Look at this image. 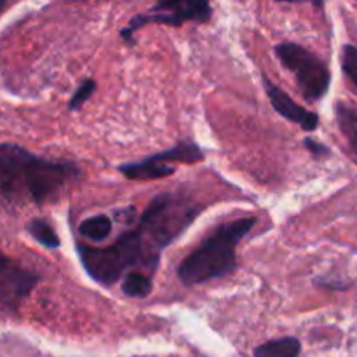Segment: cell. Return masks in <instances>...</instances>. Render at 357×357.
Segmentation results:
<instances>
[{
  "label": "cell",
  "instance_id": "8",
  "mask_svg": "<svg viewBox=\"0 0 357 357\" xmlns=\"http://www.w3.org/2000/svg\"><path fill=\"white\" fill-rule=\"evenodd\" d=\"M264 87L272 108H274L281 117H284L286 121L298 124L303 131H316L317 126H319V115L307 110V108L302 107L300 103H296L293 98H289L288 93H284L281 87H278L274 82H271L267 77H264Z\"/></svg>",
  "mask_w": 357,
  "mask_h": 357
},
{
  "label": "cell",
  "instance_id": "13",
  "mask_svg": "<svg viewBox=\"0 0 357 357\" xmlns=\"http://www.w3.org/2000/svg\"><path fill=\"white\" fill-rule=\"evenodd\" d=\"M122 293L129 298H146L152 293L153 282L152 278L142 274V272H128L122 278Z\"/></svg>",
  "mask_w": 357,
  "mask_h": 357
},
{
  "label": "cell",
  "instance_id": "14",
  "mask_svg": "<svg viewBox=\"0 0 357 357\" xmlns=\"http://www.w3.org/2000/svg\"><path fill=\"white\" fill-rule=\"evenodd\" d=\"M342 70H344L345 77L351 80V84L354 86L357 93V45L345 44L342 47V56H340Z\"/></svg>",
  "mask_w": 357,
  "mask_h": 357
},
{
  "label": "cell",
  "instance_id": "9",
  "mask_svg": "<svg viewBox=\"0 0 357 357\" xmlns=\"http://www.w3.org/2000/svg\"><path fill=\"white\" fill-rule=\"evenodd\" d=\"M335 115H337L338 129L347 139L349 149H351L352 155L357 160V107L351 103H337L335 107Z\"/></svg>",
  "mask_w": 357,
  "mask_h": 357
},
{
  "label": "cell",
  "instance_id": "2",
  "mask_svg": "<svg viewBox=\"0 0 357 357\" xmlns=\"http://www.w3.org/2000/svg\"><path fill=\"white\" fill-rule=\"evenodd\" d=\"M75 162L35 155L23 146L0 143V199L7 204L54 202L80 180Z\"/></svg>",
  "mask_w": 357,
  "mask_h": 357
},
{
  "label": "cell",
  "instance_id": "16",
  "mask_svg": "<svg viewBox=\"0 0 357 357\" xmlns=\"http://www.w3.org/2000/svg\"><path fill=\"white\" fill-rule=\"evenodd\" d=\"M305 149L309 150L314 157H326L328 153H330V150H328L323 143L316 142V139H312V138L305 139Z\"/></svg>",
  "mask_w": 357,
  "mask_h": 357
},
{
  "label": "cell",
  "instance_id": "1",
  "mask_svg": "<svg viewBox=\"0 0 357 357\" xmlns=\"http://www.w3.org/2000/svg\"><path fill=\"white\" fill-rule=\"evenodd\" d=\"M201 213V206L180 192L159 194L150 201L135 229L105 248L77 244L84 271L93 281L114 286L128 272L152 278L162 251L174 243Z\"/></svg>",
  "mask_w": 357,
  "mask_h": 357
},
{
  "label": "cell",
  "instance_id": "11",
  "mask_svg": "<svg viewBox=\"0 0 357 357\" xmlns=\"http://www.w3.org/2000/svg\"><path fill=\"white\" fill-rule=\"evenodd\" d=\"M114 222L107 215H94L89 218L82 220L79 225V234L86 239L94 241V243H103L110 237Z\"/></svg>",
  "mask_w": 357,
  "mask_h": 357
},
{
  "label": "cell",
  "instance_id": "15",
  "mask_svg": "<svg viewBox=\"0 0 357 357\" xmlns=\"http://www.w3.org/2000/svg\"><path fill=\"white\" fill-rule=\"evenodd\" d=\"M94 91H96V82L93 79H86L84 82H80V86L77 87L73 96L70 98L68 110H79V108H82L89 101V98L93 96Z\"/></svg>",
  "mask_w": 357,
  "mask_h": 357
},
{
  "label": "cell",
  "instance_id": "3",
  "mask_svg": "<svg viewBox=\"0 0 357 357\" xmlns=\"http://www.w3.org/2000/svg\"><path fill=\"white\" fill-rule=\"evenodd\" d=\"M257 218H241L220 225L178 265L185 286H197L230 275L237 267V246L257 225Z\"/></svg>",
  "mask_w": 357,
  "mask_h": 357
},
{
  "label": "cell",
  "instance_id": "12",
  "mask_svg": "<svg viewBox=\"0 0 357 357\" xmlns=\"http://www.w3.org/2000/svg\"><path fill=\"white\" fill-rule=\"evenodd\" d=\"M28 234L37 241L40 246H44L45 250H58L61 246V241H59L58 232L54 230V227L44 218H35L28 223Z\"/></svg>",
  "mask_w": 357,
  "mask_h": 357
},
{
  "label": "cell",
  "instance_id": "4",
  "mask_svg": "<svg viewBox=\"0 0 357 357\" xmlns=\"http://www.w3.org/2000/svg\"><path fill=\"white\" fill-rule=\"evenodd\" d=\"M275 56L288 72L295 75L300 93L309 101L326 96L331 84V72L326 63L296 42H281L275 45Z\"/></svg>",
  "mask_w": 357,
  "mask_h": 357
},
{
  "label": "cell",
  "instance_id": "10",
  "mask_svg": "<svg viewBox=\"0 0 357 357\" xmlns=\"http://www.w3.org/2000/svg\"><path fill=\"white\" fill-rule=\"evenodd\" d=\"M302 344L295 337H282L258 345L253 351L255 357H300Z\"/></svg>",
  "mask_w": 357,
  "mask_h": 357
},
{
  "label": "cell",
  "instance_id": "7",
  "mask_svg": "<svg viewBox=\"0 0 357 357\" xmlns=\"http://www.w3.org/2000/svg\"><path fill=\"white\" fill-rule=\"evenodd\" d=\"M38 275L0 253V309L17 310L38 284Z\"/></svg>",
  "mask_w": 357,
  "mask_h": 357
},
{
  "label": "cell",
  "instance_id": "5",
  "mask_svg": "<svg viewBox=\"0 0 357 357\" xmlns=\"http://www.w3.org/2000/svg\"><path fill=\"white\" fill-rule=\"evenodd\" d=\"M213 16V7L202 0H169L159 2L150 7L146 13H139L129 21L128 26L121 30V37L126 44L132 45V35L150 23L169 24V26H181L187 21L194 23H208Z\"/></svg>",
  "mask_w": 357,
  "mask_h": 357
},
{
  "label": "cell",
  "instance_id": "6",
  "mask_svg": "<svg viewBox=\"0 0 357 357\" xmlns=\"http://www.w3.org/2000/svg\"><path fill=\"white\" fill-rule=\"evenodd\" d=\"M202 159H204V152L194 142H181L164 152L138 160V162L121 164L119 171L129 180L152 181L171 176L176 171V167H173L171 164H194L201 162Z\"/></svg>",
  "mask_w": 357,
  "mask_h": 357
},
{
  "label": "cell",
  "instance_id": "17",
  "mask_svg": "<svg viewBox=\"0 0 357 357\" xmlns=\"http://www.w3.org/2000/svg\"><path fill=\"white\" fill-rule=\"evenodd\" d=\"M3 6H6V2H0V10L3 9Z\"/></svg>",
  "mask_w": 357,
  "mask_h": 357
}]
</instances>
